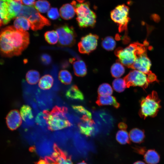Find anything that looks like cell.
I'll list each match as a JSON object with an SVG mask.
<instances>
[{"mask_svg":"<svg viewBox=\"0 0 164 164\" xmlns=\"http://www.w3.org/2000/svg\"><path fill=\"white\" fill-rule=\"evenodd\" d=\"M29 43V34L26 31L9 26L0 31V53L3 56L12 57L21 55Z\"/></svg>","mask_w":164,"mask_h":164,"instance_id":"cell-1","label":"cell"},{"mask_svg":"<svg viewBox=\"0 0 164 164\" xmlns=\"http://www.w3.org/2000/svg\"><path fill=\"white\" fill-rule=\"evenodd\" d=\"M67 108L55 106L51 111L44 110L43 111L48 129L52 131L60 130L70 126L71 124L66 114Z\"/></svg>","mask_w":164,"mask_h":164,"instance_id":"cell-2","label":"cell"},{"mask_svg":"<svg viewBox=\"0 0 164 164\" xmlns=\"http://www.w3.org/2000/svg\"><path fill=\"white\" fill-rule=\"evenodd\" d=\"M71 4L74 8L79 26L81 28L94 27L96 22V16L95 13L91 9L89 2L77 3L73 1Z\"/></svg>","mask_w":164,"mask_h":164,"instance_id":"cell-3","label":"cell"},{"mask_svg":"<svg viewBox=\"0 0 164 164\" xmlns=\"http://www.w3.org/2000/svg\"><path fill=\"white\" fill-rule=\"evenodd\" d=\"M23 17L30 22L31 29L36 31L42 29L45 26H49V20L40 14L32 6L22 5L17 17Z\"/></svg>","mask_w":164,"mask_h":164,"instance_id":"cell-4","label":"cell"},{"mask_svg":"<svg viewBox=\"0 0 164 164\" xmlns=\"http://www.w3.org/2000/svg\"><path fill=\"white\" fill-rule=\"evenodd\" d=\"M160 102L157 92L152 91L151 94L142 100L139 112L140 116L144 119L148 117L155 116L161 108Z\"/></svg>","mask_w":164,"mask_h":164,"instance_id":"cell-5","label":"cell"},{"mask_svg":"<svg viewBox=\"0 0 164 164\" xmlns=\"http://www.w3.org/2000/svg\"><path fill=\"white\" fill-rule=\"evenodd\" d=\"M143 52L140 45L137 43L130 44L125 48L119 47L115 51L119 62L123 65L131 68L137 56Z\"/></svg>","mask_w":164,"mask_h":164,"instance_id":"cell-6","label":"cell"},{"mask_svg":"<svg viewBox=\"0 0 164 164\" xmlns=\"http://www.w3.org/2000/svg\"><path fill=\"white\" fill-rule=\"evenodd\" d=\"M129 8L125 4L118 5L111 12V19L118 25L120 32L126 30L130 20L128 16Z\"/></svg>","mask_w":164,"mask_h":164,"instance_id":"cell-7","label":"cell"},{"mask_svg":"<svg viewBox=\"0 0 164 164\" xmlns=\"http://www.w3.org/2000/svg\"><path fill=\"white\" fill-rule=\"evenodd\" d=\"M56 31L60 45L71 46L75 43L76 34L73 26L67 24L60 25L56 27Z\"/></svg>","mask_w":164,"mask_h":164,"instance_id":"cell-8","label":"cell"},{"mask_svg":"<svg viewBox=\"0 0 164 164\" xmlns=\"http://www.w3.org/2000/svg\"><path fill=\"white\" fill-rule=\"evenodd\" d=\"M124 79L127 87L139 86L146 88L149 83L147 74L136 70L131 71L124 77Z\"/></svg>","mask_w":164,"mask_h":164,"instance_id":"cell-9","label":"cell"},{"mask_svg":"<svg viewBox=\"0 0 164 164\" xmlns=\"http://www.w3.org/2000/svg\"><path fill=\"white\" fill-rule=\"evenodd\" d=\"M98 36L90 33L82 38L78 43L79 52L83 54H88L96 48L97 46Z\"/></svg>","mask_w":164,"mask_h":164,"instance_id":"cell-10","label":"cell"},{"mask_svg":"<svg viewBox=\"0 0 164 164\" xmlns=\"http://www.w3.org/2000/svg\"><path fill=\"white\" fill-rule=\"evenodd\" d=\"M151 66L150 60L143 52L138 55L131 68L148 74L151 73Z\"/></svg>","mask_w":164,"mask_h":164,"instance_id":"cell-11","label":"cell"},{"mask_svg":"<svg viewBox=\"0 0 164 164\" xmlns=\"http://www.w3.org/2000/svg\"><path fill=\"white\" fill-rule=\"evenodd\" d=\"M6 120L8 127L12 130L17 129L22 123L20 114L16 109L12 110L8 113L6 117Z\"/></svg>","mask_w":164,"mask_h":164,"instance_id":"cell-12","label":"cell"},{"mask_svg":"<svg viewBox=\"0 0 164 164\" xmlns=\"http://www.w3.org/2000/svg\"><path fill=\"white\" fill-rule=\"evenodd\" d=\"M82 122L79 123L78 126L80 132L87 136L91 135L94 131L93 126L94 121L86 115H83L81 118Z\"/></svg>","mask_w":164,"mask_h":164,"instance_id":"cell-13","label":"cell"},{"mask_svg":"<svg viewBox=\"0 0 164 164\" xmlns=\"http://www.w3.org/2000/svg\"><path fill=\"white\" fill-rule=\"evenodd\" d=\"M54 152L51 156L55 164H73L70 157L55 144L53 147Z\"/></svg>","mask_w":164,"mask_h":164,"instance_id":"cell-14","label":"cell"},{"mask_svg":"<svg viewBox=\"0 0 164 164\" xmlns=\"http://www.w3.org/2000/svg\"><path fill=\"white\" fill-rule=\"evenodd\" d=\"M69 61L73 64L74 73L76 76L82 77L86 74L87 69L84 61L75 58H70Z\"/></svg>","mask_w":164,"mask_h":164,"instance_id":"cell-15","label":"cell"},{"mask_svg":"<svg viewBox=\"0 0 164 164\" xmlns=\"http://www.w3.org/2000/svg\"><path fill=\"white\" fill-rule=\"evenodd\" d=\"M11 19L8 4L5 1L0 0V28L3 25L8 23Z\"/></svg>","mask_w":164,"mask_h":164,"instance_id":"cell-16","label":"cell"},{"mask_svg":"<svg viewBox=\"0 0 164 164\" xmlns=\"http://www.w3.org/2000/svg\"><path fill=\"white\" fill-rule=\"evenodd\" d=\"M96 103L99 106L112 105L116 108H118L120 106L115 97L110 95H99Z\"/></svg>","mask_w":164,"mask_h":164,"instance_id":"cell-17","label":"cell"},{"mask_svg":"<svg viewBox=\"0 0 164 164\" xmlns=\"http://www.w3.org/2000/svg\"><path fill=\"white\" fill-rule=\"evenodd\" d=\"M60 13L61 18L65 20H69L72 18L75 15V9L71 4L63 5L60 8Z\"/></svg>","mask_w":164,"mask_h":164,"instance_id":"cell-18","label":"cell"},{"mask_svg":"<svg viewBox=\"0 0 164 164\" xmlns=\"http://www.w3.org/2000/svg\"><path fill=\"white\" fill-rule=\"evenodd\" d=\"M65 95L69 99L80 101L84 99V96L78 87L75 85L71 86L66 91Z\"/></svg>","mask_w":164,"mask_h":164,"instance_id":"cell-19","label":"cell"},{"mask_svg":"<svg viewBox=\"0 0 164 164\" xmlns=\"http://www.w3.org/2000/svg\"><path fill=\"white\" fill-rule=\"evenodd\" d=\"M144 159L148 164H157L160 160V156L158 152L154 149L148 150L144 154Z\"/></svg>","mask_w":164,"mask_h":164,"instance_id":"cell-20","label":"cell"},{"mask_svg":"<svg viewBox=\"0 0 164 164\" xmlns=\"http://www.w3.org/2000/svg\"><path fill=\"white\" fill-rule=\"evenodd\" d=\"M129 135L130 139L132 142L138 144L144 141L145 137L144 131L137 128L132 129Z\"/></svg>","mask_w":164,"mask_h":164,"instance_id":"cell-21","label":"cell"},{"mask_svg":"<svg viewBox=\"0 0 164 164\" xmlns=\"http://www.w3.org/2000/svg\"><path fill=\"white\" fill-rule=\"evenodd\" d=\"M20 114L22 119L27 124L32 122L33 118V115L31 107L28 105H23L21 107Z\"/></svg>","mask_w":164,"mask_h":164,"instance_id":"cell-22","label":"cell"},{"mask_svg":"<svg viewBox=\"0 0 164 164\" xmlns=\"http://www.w3.org/2000/svg\"><path fill=\"white\" fill-rule=\"evenodd\" d=\"M14 27L17 29L23 31L29 29L30 27L29 22L23 17H17L14 22Z\"/></svg>","mask_w":164,"mask_h":164,"instance_id":"cell-23","label":"cell"},{"mask_svg":"<svg viewBox=\"0 0 164 164\" xmlns=\"http://www.w3.org/2000/svg\"><path fill=\"white\" fill-rule=\"evenodd\" d=\"M53 79L51 75L49 74L44 75L40 79L38 83L39 87L43 90L50 89L52 86Z\"/></svg>","mask_w":164,"mask_h":164,"instance_id":"cell-24","label":"cell"},{"mask_svg":"<svg viewBox=\"0 0 164 164\" xmlns=\"http://www.w3.org/2000/svg\"><path fill=\"white\" fill-rule=\"evenodd\" d=\"M125 72V69L122 64L118 61L114 63L111 66V72L112 76L115 78L121 76Z\"/></svg>","mask_w":164,"mask_h":164,"instance_id":"cell-25","label":"cell"},{"mask_svg":"<svg viewBox=\"0 0 164 164\" xmlns=\"http://www.w3.org/2000/svg\"><path fill=\"white\" fill-rule=\"evenodd\" d=\"M40 77L39 73L37 70H32L28 71L26 74V80L27 83L31 85L36 84Z\"/></svg>","mask_w":164,"mask_h":164,"instance_id":"cell-26","label":"cell"},{"mask_svg":"<svg viewBox=\"0 0 164 164\" xmlns=\"http://www.w3.org/2000/svg\"><path fill=\"white\" fill-rule=\"evenodd\" d=\"M58 78L62 83L65 85L70 84L72 80L71 74L66 70H62L60 71L58 74Z\"/></svg>","mask_w":164,"mask_h":164,"instance_id":"cell-27","label":"cell"},{"mask_svg":"<svg viewBox=\"0 0 164 164\" xmlns=\"http://www.w3.org/2000/svg\"><path fill=\"white\" fill-rule=\"evenodd\" d=\"M116 138L117 141L121 144L130 143L129 135L126 130L118 131L116 133Z\"/></svg>","mask_w":164,"mask_h":164,"instance_id":"cell-28","label":"cell"},{"mask_svg":"<svg viewBox=\"0 0 164 164\" xmlns=\"http://www.w3.org/2000/svg\"><path fill=\"white\" fill-rule=\"evenodd\" d=\"M36 9L41 13H45L47 12L50 8V3L46 0H38L34 3Z\"/></svg>","mask_w":164,"mask_h":164,"instance_id":"cell-29","label":"cell"},{"mask_svg":"<svg viewBox=\"0 0 164 164\" xmlns=\"http://www.w3.org/2000/svg\"><path fill=\"white\" fill-rule=\"evenodd\" d=\"M44 36L45 40L49 44L53 45L58 40V34L55 30L49 31L45 32Z\"/></svg>","mask_w":164,"mask_h":164,"instance_id":"cell-30","label":"cell"},{"mask_svg":"<svg viewBox=\"0 0 164 164\" xmlns=\"http://www.w3.org/2000/svg\"><path fill=\"white\" fill-rule=\"evenodd\" d=\"M102 46L105 50L110 51L113 50L116 46V42L111 36H107L104 38L102 42Z\"/></svg>","mask_w":164,"mask_h":164,"instance_id":"cell-31","label":"cell"},{"mask_svg":"<svg viewBox=\"0 0 164 164\" xmlns=\"http://www.w3.org/2000/svg\"><path fill=\"white\" fill-rule=\"evenodd\" d=\"M112 86L114 90L119 93L123 91L127 87L124 80L120 78L116 79L113 80Z\"/></svg>","mask_w":164,"mask_h":164,"instance_id":"cell-32","label":"cell"},{"mask_svg":"<svg viewBox=\"0 0 164 164\" xmlns=\"http://www.w3.org/2000/svg\"><path fill=\"white\" fill-rule=\"evenodd\" d=\"M97 92L99 95H110L112 94L113 90L110 84L107 83H103L99 86Z\"/></svg>","mask_w":164,"mask_h":164,"instance_id":"cell-33","label":"cell"},{"mask_svg":"<svg viewBox=\"0 0 164 164\" xmlns=\"http://www.w3.org/2000/svg\"><path fill=\"white\" fill-rule=\"evenodd\" d=\"M72 108L78 113L86 115L90 118H91L92 115L91 112L83 106L80 105H72Z\"/></svg>","mask_w":164,"mask_h":164,"instance_id":"cell-34","label":"cell"},{"mask_svg":"<svg viewBox=\"0 0 164 164\" xmlns=\"http://www.w3.org/2000/svg\"><path fill=\"white\" fill-rule=\"evenodd\" d=\"M36 124L42 127H45L47 125L45 120V119L43 112L38 113L35 119Z\"/></svg>","mask_w":164,"mask_h":164,"instance_id":"cell-35","label":"cell"},{"mask_svg":"<svg viewBox=\"0 0 164 164\" xmlns=\"http://www.w3.org/2000/svg\"><path fill=\"white\" fill-rule=\"evenodd\" d=\"M47 16L50 19L55 20L59 18L60 15L57 8H52L47 12Z\"/></svg>","mask_w":164,"mask_h":164,"instance_id":"cell-36","label":"cell"},{"mask_svg":"<svg viewBox=\"0 0 164 164\" xmlns=\"http://www.w3.org/2000/svg\"><path fill=\"white\" fill-rule=\"evenodd\" d=\"M41 60L45 65L49 64L51 62L52 59L50 56L47 54L44 53L41 55Z\"/></svg>","mask_w":164,"mask_h":164,"instance_id":"cell-37","label":"cell"},{"mask_svg":"<svg viewBox=\"0 0 164 164\" xmlns=\"http://www.w3.org/2000/svg\"><path fill=\"white\" fill-rule=\"evenodd\" d=\"M135 149L137 153L141 155L144 154L146 150V149L145 147H137Z\"/></svg>","mask_w":164,"mask_h":164,"instance_id":"cell-38","label":"cell"},{"mask_svg":"<svg viewBox=\"0 0 164 164\" xmlns=\"http://www.w3.org/2000/svg\"><path fill=\"white\" fill-rule=\"evenodd\" d=\"M22 4L29 6H32L35 3V0H21Z\"/></svg>","mask_w":164,"mask_h":164,"instance_id":"cell-39","label":"cell"},{"mask_svg":"<svg viewBox=\"0 0 164 164\" xmlns=\"http://www.w3.org/2000/svg\"><path fill=\"white\" fill-rule=\"evenodd\" d=\"M147 77L149 83L156 80V77L155 75L151 73H150L148 74Z\"/></svg>","mask_w":164,"mask_h":164,"instance_id":"cell-40","label":"cell"},{"mask_svg":"<svg viewBox=\"0 0 164 164\" xmlns=\"http://www.w3.org/2000/svg\"><path fill=\"white\" fill-rule=\"evenodd\" d=\"M118 127L121 130H126L127 128V125L123 122H120L118 125Z\"/></svg>","mask_w":164,"mask_h":164,"instance_id":"cell-41","label":"cell"},{"mask_svg":"<svg viewBox=\"0 0 164 164\" xmlns=\"http://www.w3.org/2000/svg\"><path fill=\"white\" fill-rule=\"evenodd\" d=\"M133 164H146L144 162L140 161H137L135 162Z\"/></svg>","mask_w":164,"mask_h":164,"instance_id":"cell-42","label":"cell"},{"mask_svg":"<svg viewBox=\"0 0 164 164\" xmlns=\"http://www.w3.org/2000/svg\"><path fill=\"white\" fill-rule=\"evenodd\" d=\"M77 164H87L86 162L84 161H82L81 162L78 163Z\"/></svg>","mask_w":164,"mask_h":164,"instance_id":"cell-43","label":"cell"},{"mask_svg":"<svg viewBox=\"0 0 164 164\" xmlns=\"http://www.w3.org/2000/svg\"><path fill=\"white\" fill-rule=\"evenodd\" d=\"M79 3H81L84 2L85 0H77Z\"/></svg>","mask_w":164,"mask_h":164,"instance_id":"cell-44","label":"cell"},{"mask_svg":"<svg viewBox=\"0 0 164 164\" xmlns=\"http://www.w3.org/2000/svg\"><path fill=\"white\" fill-rule=\"evenodd\" d=\"M16 1H20L21 0H15Z\"/></svg>","mask_w":164,"mask_h":164,"instance_id":"cell-45","label":"cell"}]
</instances>
